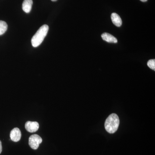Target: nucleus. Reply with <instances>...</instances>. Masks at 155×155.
<instances>
[{"label":"nucleus","instance_id":"obj_1","mask_svg":"<svg viewBox=\"0 0 155 155\" xmlns=\"http://www.w3.org/2000/svg\"><path fill=\"white\" fill-rule=\"evenodd\" d=\"M119 119L118 115L111 114L106 119L105 127L106 130L110 134H114L118 130L119 125Z\"/></svg>","mask_w":155,"mask_h":155},{"label":"nucleus","instance_id":"obj_2","mask_svg":"<svg viewBox=\"0 0 155 155\" xmlns=\"http://www.w3.org/2000/svg\"><path fill=\"white\" fill-rule=\"evenodd\" d=\"M48 30V26L47 25H43L40 28L31 39V44L33 47H37L41 44L46 36Z\"/></svg>","mask_w":155,"mask_h":155},{"label":"nucleus","instance_id":"obj_3","mask_svg":"<svg viewBox=\"0 0 155 155\" xmlns=\"http://www.w3.org/2000/svg\"><path fill=\"white\" fill-rule=\"evenodd\" d=\"M42 142V139L39 136L38 134H33L29 137L28 143L32 149L37 150Z\"/></svg>","mask_w":155,"mask_h":155},{"label":"nucleus","instance_id":"obj_4","mask_svg":"<svg viewBox=\"0 0 155 155\" xmlns=\"http://www.w3.org/2000/svg\"><path fill=\"white\" fill-rule=\"evenodd\" d=\"M39 125L38 122L28 121L25 124V128L28 132L31 133L36 132L38 130Z\"/></svg>","mask_w":155,"mask_h":155},{"label":"nucleus","instance_id":"obj_5","mask_svg":"<svg viewBox=\"0 0 155 155\" xmlns=\"http://www.w3.org/2000/svg\"><path fill=\"white\" fill-rule=\"evenodd\" d=\"M10 137L12 141L16 142L20 140L21 137V133L19 128L15 127L11 130L10 133Z\"/></svg>","mask_w":155,"mask_h":155},{"label":"nucleus","instance_id":"obj_6","mask_svg":"<svg viewBox=\"0 0 155 155\" xmlns=\"http://www.w3.org/2000/svg\"><path fill=\"white\" fill-rule=\"evenodd\" d=\"M33 1L32 0H24L22 5L23 11L26 13H29L31 11Z\"/></svg>","mask_w":155,"mask_h":155},{"label":"nucleus","instance_id":"obj_7","mask_svg":"<svg viewBox=\"0 0 155 155\" xmlns=\"http://www.w3.org/2000/svg\"><path fill=\"white\" fill-rule=\"evenodd\" d=\"M101 37L102 38L104 41L108 42L116 43L118 42L117 39L115 37L109 33H103L101 35Z\"/></svg>","mask_w":155,"mask_h":155},{"label":"nucleus","instance_id":"obj_8","mask_svg":"<svg viewBox=\"0 0 155 155\" xmlns=\"http://www.w3.org/2000/svg\"><path fill=\"white\" fill-rule=\"evenodd\" d=\"M111 19L113 23L117 27H120L122 24V20L120 16L116 13H114L111 14Z\"/></svg>","mask_w":155,"mask_h":155},{"label":"nucleus","instance_id":"obj_9","mask_svg":"<svg viewBox=\"0 0 155 155\" xmlns=\"http://www.w3.org/2000/svg\"><path fill=\"white\" fill-rule=\"evenodd\" d=\"M8 25L5 21L0 20V35H2L8 29Z\"/></svg>","mask_w":155,"mask_h":155},{"label":"nucleus","instance_id":"obj_10","mask_svg":"<svg viewBox=\"0 0 155 155\" xmlns=\"http://www.w3.org/2000/svg\"><path fill=\"white\" fill-rule=\"evenodd\" d=\"M147 66L149 67L150 69L155 70V60L152 59V60H150L147 62Z\"/></svg>","mask_w":155,"mask_h":155},{"label":"nucleus","instance_id":"obj_11","mask_svg":"<svg viewBox=\"0 0 155 155\" xmlns=\"http://www.w3.org/2000/svg\"><path fill=\"white\" fill-rule=\"evenodd\" d=\"M2 142L0 140V154L2 152Z\"/></svg>","mask_w":155,"mask_h":155},{"label":"nucleus","instance_id":"obj_12","mask_svg":"<svg viewBox=\"0 0 155 155\" xmlns=\"http://www.w3.org/2000/svg\"><path fill=\"white\" fill-rule=\"evenodd\" d=\"M140 1L142 2H147V0H140Z\"/></svg>","mask_w":155,"mask_h":155},{"label":"nucleus","instance_id":"obj_13","mask_svg":"<svg viewBox=\"0 0 155 155\" xmlns=\"http://www.w3.org/2000/svg\"><path fill=\"white\" fill-rule=\"evenodd\" d=\"M52 2H56V1H58V0H51Z\"/></svg>","mask_w":155,"mask_h":155}]
</instances>
